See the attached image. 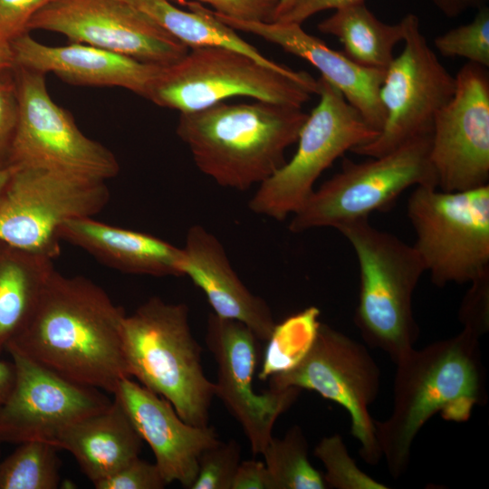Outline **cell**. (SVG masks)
<instances>
[{"label": "cell", "instance_id": "1", "mask_svg": "<svg viewBox=\"0 0 489 489\" xmlns=\"http://www.w3.org/2000/svg\"><path fill=\"white\" fill-rule=\"evenodd\" d=\"M125 315L91 280L54 270L29 321L5 351L113 395L119 383L130 378L122 347Z\"/></svg>", "mask_w": 489, "mask_h": 489}, {"label": "cell", "instance_id": "2", "mask_svg": "<svg viewBox=\"0 0 489 489\" xmlns=\"http://www.w3.org/2000/svg\"><path fill=\"white\" fill-rule=\"evenodd\" d=\"M480 338L463 328L451 338L412 349L395 363L392 411L385 420H375L377 441L393 479L408 470L413 442L433 416L465 422L475 406L486 404Z\"/></svg>", "mask_w": 489, "mask_h": 489}, {"label": "cell", "instance_id": "3", "mask_svg": "<svg viewBox=\"0 0 489 489\" xmlns=\"http://www.w3.org/2000/svg\"><path fill=\"white\" fill-rule=\"evenodd\" d=\"M308 114L302 108L256 101L179 113L177 135L197 168L223 187L246 190L285 163Z\"/></svg>", "mask_w": 489, "mask_h": 489}, {"label": "cell", "instance_id": "4", "mask_svg": "<svg viewBox=\"0 0 489 489\" xmlns=\"http://www.w3.org/2000/svg\"><path fill=\"white\" fill-rule=\"evenodd\" d=\"M121 336L129 377L166 398L187 424L208 426L215 383L205 374L188 306L153 296L125 315Z\"/></svg>", "mask_w": 489, "mask_h": 489}, {"label": "cell", "instance_id": "5", "mask_svg": "<svg viewBox=\"0 0 489 489\" xmlns=\"http://www.w3.org/2000/svg\"><path fill=\"white\" fill-rule=\"evenodd\" d=\"M360 269L359 302L354 322L364 341L385 351L396 363L419 336L413 314L416 286L426 272L413 245L374 227L369 217L340 225Z\"/></svg>", "mask_w": 489, "mask_h": 489}, {"label": "cell", "instance_id": "6", "mask_svg": "<svg viewBox=\"0 0 489 489\" xmlns=\"http://www.w3.org/2000/svg\"><path fill=\"white\" fill-rule=\"evenodd\" d=\"M317 93L318 80L305 72L280 71L230 48L204 46L164 66L147 100L185 113L235 97L302 108Z\"/></svg>", "mask_w": 489, "mask_h": 489}, {"label": "cell", "instance_id": "7", "mask_svg": "<svg viewBox=\"0 0 489 489\" xmlns=\"http://www.w3.org/2000/svg\"><path fill=\"white\" fill-rule=\"evenodd\" d=\"M407 213L434 284L470 283L489 273V185L455 192L417 186Z\"/></svg>", "mask_w": 489, "mask_h": 489}, {"label": "cell", "instance_id": "8", "mask_svg": "<svg viewBox=\"0 0 489 489\" xmlns=\"http://www.w3.org/2000/svg\"><path fill=\"white\" fill-rule=\"evenodd\" d=\"M430 144L431 135H426L363 162L344 159L341 170L314 188L292 215L289 230L298 234L318 227L336 228L391 207L410 187H437Z\"/></svg>", "mask_w": 489, "mask_h": 489}, {"label": "cell", "instance_id": "9", "mask_svg": "<svg viewBox=\"0 0 489 489\" xmlns=\"http://www.w3.org/2000/svg\"><path fill=\"white\" fill-rule=\"evenodd\" d=\"M320 101L302 125L292 158L258 185L252 212L278 221L293 215L314 189L321 173L346 151L372 141V128L342 94L318 79Z\"/></svg>", "mask_w": 489, "mask_h": 489}, {"label": "cell", "instance_id": "10", "mask_svg": "<svg viewBox=\"0 0 489 489\" xmlns=\"http://www.w3.org/2000/svg\"><path fill=\"white\" fill-rule=\"evenodd\" d=\"M0 197V240L52 260L66 220L94 216L110 200L106 181L43 168H9Z\"/></svg>", "mask_w": 489, "mask_h": 489}, {"label": "cell", "instance_id": "11", "mask_svg": "<svg viewBox=\"0 0 489 489\" xmlns=\"http://www.w3.org/2000/svg\"><path fill=\"white\" fill-rule=\"evenodd\" d=\"M19 119L7 168H43L107 181L120 172L115 155L85 136L53 101L43 72L14 65Z\"/></svg>", "mask_w": 489, "mask_h": 489}, {"label": "cell", "instance_id": "12", "mask_svg": "<svg viewBox=\"0 0 489 489\" xmlns=\"http://www.w3.org/2000/svg\"><path fill=\"white\" fill-rule=\"evenodd\" d=\"M269 378V388L312 390L343 407L350 416L351 434L360 444V457L368 465L379 464L382 455L369 407L379 392L380 370L363 344L321 322L303 359Z\"/></svg>", "mask_w": 489, "mask_h": 489}, {"label": "cell", "instance_id": "13", "mask_svg": "<svg viewBox=\"0 0 489 489\" xmlns=\"http://www.w3.org/2000/svg\"><path fill=\"white\" fill-rule=\"evenodd\" d=\"M401 22L404 47L385 70L379 89L383 127L372 141L352 149L353 153L375 158L431 135L436 114L455 92V79L428 45L418 18L408 14Z\"/></svg>", "mask_w": 489, "mask_h": 489}, {"label": "cell", "instance_id": "14", "mask_svg": "<svg viewBox=\"0 0 489 489\" xmlns=\"http://www.w3.org/2000/svg\"><path fill=\"white\" fill-rule=\"evenodd\" d=\"M44 30L161 66L188 48L124 0H53L30 20L28 31Z\"/></svg>", "mask_w": 489, "mask_h": 489}, {"label": "cell", "instance_id": "15", "mask_svg": "<svg viewBox=\"0 0 489 489\" xmlns=\"http://www.w3.org/2000/svg\"><path fill=\"white\" fill-rule=\"evenodd\" d=\"M455 92L436 114L430 161L445 192L489 185V74L468 62L457 72Z\"/></svg>", "mask_w": 489, "mask_h": 489}, {"label": "cell", "instance_id": "16", "mask_svg": "<svg viewBox=\"0 0 489 489\" xmlns=\"http://www.w3.org/2000/svg\"><path fill=\"white\" fill-rule=\"evenodd\" d=\"M257 340L241 321L208 314L205 342L217 366L215 396L240 424L251 452H263L273 436V426L297 399L302 389L269 388L256 393L254 374Z\"/></svg>", "mask_w": 489, "mask_h": 489}, {"label": "cell", "instance_id": "17", "mask_svg": "<svg viewBox=\"0 0 489 489\" xmlns=\"http://www.w3.org/2000/svg\"><path fill=\"white\" fill-rule=\"evenodd\" d=\"M15 367L13 388L0 406V444L31 440L52 443L72 424L100 412L112 399L7 351Z\"/></svg>", "mask_w": 489, "mask_h": 489}, {"label": "cell", "instance_id": "18", "mask_svg": "<svg viewBox=\"0 0 489 489\" xmlns=\"http://www.w3.org/2000/svg\"><path fill=\"white\" fill-rule=\"evenodd\" d=\"M215 18L235 31L252 34L312 64L349 104L379 132L385 121L379 89L385 70L360 65L305 32L300 24L243 20L210 9Z\"/></svg>", "mask_w": 489, "mask_h": 489}, {"label": "cell", "instance_id": "19", "mask_svg": "<svg viewBox=\"0 0 489 489\" xmlns=\"http://www.w3.org/2000/svg\"><path fill=\"white\" fill-rule=\"evenodd\" d=\"M112 396L120 401L143 441L150 446L155 464L166 482H177L190 489L201 454L219 441L215 427L187 424L166 398L131 378L122 379Z\"/></svg>", "mask_w": 489, "mask_h": 489}, {"label": "cell", "instance_id": "20", "mask_svg": "<svg viewBox=\"0 0 489 489\" xmlns=\"http://www.w3.org/2000/svg\"><path fill=\"white\" fill-rule=\"evenodd\" d=\"M10 45L16 66L53 73L69 84L120 87L145 99L164 67L84 43L46 45L29 33Z\"/></svg>", "mask_w": 489, "mask_h": 489}, {"label": "cell", "instance_id": "21", "mask_svg": "<svg viewBox=\"0 0 489 489\" xmlns=\"http://www.w3.org/2000/svg\"><path fill=\"white\" fill-rule=\"evenodd\" d=\"M182 249L183 276L202 290L213 312L243 322L259 340L268 341L276 324L272 311L238 277L218 238L203 225H194Z\"/></svg>", "mask_w": 489, "mask_h": 489}, {"label": "cell", "instance_id": "22", "mask_svg": "<svg viewBox=\"0 0 489 489\" xmlns=\"http://www.w3.org/2000/svg\"><path fill=\"white\" fill-rule=\"evenodd\" d=\"M58 235L61 241L86 251L100 263L125 273L183 276L182 247L148 233L84 216L66 220L60 226Z\"/></svg>", "mask_w": 489, "mask_h": 489}, {"label": "cell", "instance_id": "23", "mask_svg": "<svg viewBox=\"0 0 489 489\" xmlns=\"http://www.w3.org/2000/svg\"><path fill=\"white\" fill-rule=\"evenodd\" d=\"M143 439L120 401L66 427L54 445L72 454L94 484L138 457Z\"/></svg>", "mask_w": 489, "mask_h": 489}, {"label": "cell", "instance_id": "24", "mask_svg": "<svg viewBox=\"0 0 489 489\" xmlns=\"http://www.w3.org/2000/svg\"><path fill=\"white\" fill-rule=\"evenodd\" d=\"M53 260L0 240V355L33 314Z\"/></svg>", "mask_w": 489, "mask_h": 489}, {"label": "cell", "instance_id": "25", "mask_svg": "<svg viewBox=\"0 0 489 489\" xmlns=\"http://www.w3.org/2000/svg\"><path fill=\"white\" fill-rule=\"evenodd\" d=\"M153 20L167 33L188 49L204 46H223L241 52L271 68L286 71L245 42L236 31L220 22L210 9L196 1L185 5L188 11L175 5L171 0H124Z\"/></svg>", "mask_w": 489, "mask_h": 489}, {"label": "cell", "instance_id": "26", "mask_svg": "<svg viewBox=\"0 0 489 489\" xmlns=\"http://www.w3.org/2000/svg\"><path fill=\"white\" fill-rule=\"evenodd\" d=\"M318 29L337 37L345 54L357 63L380 70H386L392 62L394 48L404 37L401 21L395 24L381 22L365 2L334 10Z\"/></svg>", "mask_w": 489, "mask_h": 489}, {"label": "cell", "instance_id": "27", "mask_svg": "<svg viewBox=\"0 0 489 489\" xmlns=\"http://www.w3.org/2000/svg\"><path fill=\"white\" fill-rule=\"evenodd\" d=\"M273 489H325L323 475L308 458V442L299 426L283 438L272 437L261 453Z\"/></svg>", "mask_w": 489, "mask_h": 489}, {"label": "cell", "instance_id": "28", "mask_svg": "<svg viewBox=\"0 0 489 489\" xmlns=\"http://www.w3.org/2000/svg\"><path fill=\"white\" fill-rule=\"evenodd\" d=\"M0 462V489H56L60 484V450L41 440L18 444Z\"/></svg>", "mask_w": 489, "mask_h": 489}, {"label": "cell", "instance_id": "29", "mask_svg": "<svg viewBox=\"0 0 489 489\" xmlns=\"http://www.w3.org/2000/svg\"><path fill=\"white\" fill-rule=\"evenodd\" d=\"M320 313L317 307L310 306L275 324L268 340L261 379L287 371L303 359L316 338Z\"/></svg>", "mask_w": 489, "mask_h": 489}, {"label": "cell", "instance_id": "30", "mask_svg": "<svg viewBox=\"0 0 489 489\" xmlns=\"http://www.w3.org/2000/svg\"><path fill=\"white\" fill-rule=\"evenodd\" d=\"M315 456L325 468L323 475L327 488L387 489L356 465L339 434L324 436L314 448Z\"/></svg>", "mask_w": 489, "mask_h": 489}, {"label": "cell", "instance_id": "31", "mask_svg": "<svg viewBox=\"0 0 489 489\" xmlns=\"http://www.w3.org/2000/svg\"><path fill=\"white\" fill-rule=\"evenodd\" d=\"M436 50L446 57H463L470 62L489 67V10L479 8L474 20L437 36Z\"/></svg>", "mask_w": 489, "mask_h": 489}, {"label": "cell", "instance_id": "32", "mask_svg": "<svg viewBox=\"0 0 489 489\" xmlns=\"http://www.w3.org/2000/svg\"><path fill=\"white\" fill-rule=\"evenodd\" d=\"M240 462V444L235 439L219 440L201 454L190 489H232Z\"/></svg>", "mask_w": 489, "mask_h": 489}, {"label": "cell", "instance_id": "33", "mask_svg": "<svg viewBox=\"0 0 489 489\" xmlns=\"http://www.w3.org/2000/svg\"><path fill=\"white\" fill-rule=\"evenodd\" d=\"M19 92L14 65L0 70V168L7 161L19 119Z\"/></svg>", "mask_w": 489, "mask_h": 489}, {"label": "cell", "instance_id": "34", "mask_svg": "<svg viewBox=\"0 0 489 489\" xmlns=\"http://www.w3.org/2000/svg\"><path fill=\"white\" fill-rule=\"evenodd\" d=\"M168 484L155 463L138 456L93 485L96 489H162Z\"/></svg>", "mask_w": 489, "mask_h": 489}, {"label": "cell", "instance_id": "35", "mask_svg": "<svg viewBox=\"0 0 489 489\" xmlns=\"http://www.w3.org/2000/svg\"><path fill=\"white\" fill-rule=\"evenodd\" d=\"M470 283L471 287L463 299L458 317L463 328L481 337L489 328V273Z\"/></svg>", "mask_w": 489, "mask_h": 489}, {"label": "cell", "instance_id": "36", "mask_svg": "<svg viewBox=\"0 0 489 489\" xmlns=\"http://www.w3.org/2000/svg\"><path fill=\"white\" fill-rule=\"evenodd\" d=\"M53 0H0V38L11 42L29 33L32 17Z\"/></svg>", "mask_w": 489, "mask_h": 489}, {"label": "cell", "instance_id": "37", "mask_svg": "<svg viewBox=\"0 0 489 489\" xmlns=\"http://www.w3.org/2000/svg\"><path fill=\"white\" fill-rule=\"evenodd\" d=\"M186 4L196 1L209 5L212 10L243 20L273 22L278 0H171Z\"/></svg>", "mask_w": 489, "mask_h": 489}, {"label": "cell", "instance_id": "38", "mask_svg": "<svg viewBox=\"0 0 489 489\" xmlns=\"http://www.w3.org/2000/svg\"><path fill=\"white\" fill-rule=\"evenodd\" d=\"M232 489H273L272 480L264 463L256 460L241 461Z\"/></svg>", "mask_w": 489, "mask_h": 489}, {"label": "cell", "instance_id": "39", "mask_svg": "<svg viewBox=\"0 0 489 489\" xmlns=\"http://www.w3.org/2000/svg\"><path fill=\"white\" fill-rule=\"evenodd\" d=\"M362 2L364 0H307L278 22L302 24L317 13L329 9L336 10Z\"/></svg>", "mask_w": 489, "mask_h": 489}, {"label": "cell", "instance_id": "40", "mask_svg": "<svg viewBox=\"0 0 489 489\" xmlns=\"http://www.w3.org/2000/svg\"><path fill=\"white\" fill-rule=\"evenodd\" d=\"M446 16L455 17L469 8L482 7L485 0H432Z\"/></svg>", "mask_w": 489, "mask_h": 489}, {"label": "cell", "instance_id": "41", "mask_svg": "<svg viewBox=\"0 0 489 489\" xmlns=\"http://www.w3.org/2000/svg\"><path fill=\"white\" fill-rule=\"evenodd\" d=\"M15 379V367L13 360H0V406L10 394Z\"/></svg>", "mask_w": 489, "mask_h": 489}, {"label": "cell", "instance_id": "42", "mask_svg": "<svg viewBox=\"0 0 489 489\" xmlns=\"http://www.w3.org/2000/svg\"><path fill=\"white\" fill-rule=\"evenodd\" d=\"M306 1L307 0H278L273 22L281 21L292 10Z\"/></svg>", "mask_w": 489, "mask_h": 489}, {"label": "cell", "instance_id": "43", "mask_svg": "<svg viewBox=\"0 0 489 489\" xmlns=\"http://www.w3.org/2000/svg\"><path fill=\"white\" fill-rule=\"evenodd\" d=\"M14 65L10 43L0 38V70Z\"/></svg>", "mask_w": 489, "mask_h": 489}, {"label": "cell", "instance_id": "44", "mask_svg": "<svg viewBox=\"0 0 489 489\" xmlns=\"http://www.w3.org/2000/svg\"><path fill=\"white\" fill-rule=\"evenodd\" d=\"M11 169L9 168H0V197L8 182Z\"/></svg>", "mask_w": 489, "mask_h": 489}, {"label": "cell", "instance_id": "45", "mask_svg": "<svg viewBox=\"0 0 489 489\" xmlns=\"http://www.w3.org/2000/svg\"><path fill=\"white\" fill-rule=\"evenodd\" d=\"M0 445H1V444H0ZM0 453H1V451H0Z\"/></svg>", "mask_w": 489, "mask_h": 489}]
</instances>
